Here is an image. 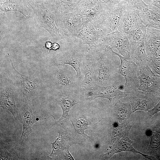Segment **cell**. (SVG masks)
Segmentation results:
<instances>
[{
	"instance_id": "cell-1",
	"label": "cell",
	"mask_w": 160,
	"mask_h": 160,
	"mask_svg": "<svg viewBox=\"0 0 160 160\" xmlns=\"http://www.w3.org/2000/svg\"><path fill=\"white\" fill-rule=\"evenodd\" d=\"M85 45L80 39L66 37L65 46L50 57L48 61V66L71 65L83 81L84 77L81 71V65L85 52L88 49L86 48Z\"/></svg>"
},
{
	"instance_id": "cell-2",
	"label": "cell",
	"mask_w": 160,
	"mask_h": 160,
	"mask_svg": "<svg viewBox=\"0 0 160 160\" xmlns=\"http://www.w3.org/2000/svg\"><path fill=\"white\" fill-rule=\"evenodd\" d=\"M0 107L9 111L16 122L21 123L26 100L18 87L9 77L0 74Z\"/></svg>"
},
{
	"instance_id": "cell-3",
	"label": "cell",
	"mask_w": 160,
	"mask_h": 160,
	"mask_svg": "<svg viewBox=\"0 0 160 160\" xmlns=\"http://www.w3.org/2000/svg\"><path fill=\"white\" fill-rule=\"evenodd\" d=\"M98 70L97 85L108 86L121 80L119 72L116 55L110 47L107 49L94 52Z\"/></svg>"
},
{
	"instance_id": "cell-4",
	"label": "cell",
	"mask_w": 160,
	"mask_h": 160,
	"mask_svg": "<svg viewBox=\"0 0 160 160\" xmlns=\"http://www.w3.org/2000/svg\"><path fill=\"white\" fill-rule=\"evenodd\" d=\"M107 33L99 18L82 26L76 38L81 39L88 50L96 52L107 49L109 47Z\"/></svg>"
},
{
	"instance_id": "cell-5",
	"label": "cell",
	"mask_w": 160,
	"mask_h": 160,
	"mask_svg": "<svg viewBox=\"0 0 160 160\" xmlns=\"http://www.w3.org/2000/svg\"><path fill=\"white\" fill-rule=\"evenodd\" d=\"M121 80L115 82L112 85L108 86H101L95 85L90 87L81 89L80 91L83 98L90 102L96 98L103 97L108 99L111 106L116 103L120 98L127 97L126 93L121 89L124 88Z\"/></svg>"
},
{
	"instance_id": "cell-6",
	"label": "cell",
	"mask_w": 160,
	"mask_h": 160,
	"mask_svg": "<svg viewBox=\"0 0 160 160\" xmlns=\"http://www.w3.org/2000/svg\"><path fill=\"white\" fill-rule=\"evenodd\" d=\"M56 66L52 78L54 87L60 93L80 91L82 81L74 69L68 65Z\"/></svg>"
},
{
	"instance_id": "cell-7",
	"label": "cell",
	"mask_w": 160,
	"mask_h": 160,
	"mask_svg": "<svg viewBox=\"0 0 160 160\" xmlns=\"http://www.w3.org/2000/svg\"><path fill=\"white\" fill-rule=\"evenodd\" d=\"M28 2L39 25L46 30L52 37L56 39L62 38L60 28L56 25L53 15L43 0H29Z\"/></svg>"
},
{
	"instance_id": "cell-8",
	"label": "cell",
	"mask_w": 160,
	"mask_h": 160,
	"mask_svg": "<svg viewBox=\"0 0 160 160\" xmlns=\"http://www.w3.org/2000/svg\"><path fill=\"white\" fill-rule=\"evenodd\" d=\"M10 62V78L22 91L25 99L30 102L34 99L41 90L39 81L35 77L19 73L15 68L12 60L7 53Z\"/></svg>"
},
{
	"instance_id": "cell-9",
	"label": "cell",
	"mask_w": 160,
	"mask_h": 160,
	"mask_svg": "<svg viewBox=\"0 0 160 160\" xmlns=\"http://www.w3.org/2000/svg\"><path fill=\"white\" fill-rule=\"evenodd\" d=\"M114 52L120 60L118 71L125 80L124 91L129 93L137 90L140 84L137 75V73L139 72L137 66L131 56L124 57L117 52Z\"/></svg>"
},
{
	"instance_id": "cell-10",
	"label": "cell",
	"mask_w": 160,
	"mask_h": 160,
	"mask_svg": "<svg viewBox=\"0 0 160 160\" xmlns=\"http://www.w3.org/2000/svg\"><path fill=\"white\" fill-rule=\"evenodd\" d=\"M127 3L125 1L116 0L107 3L99 19L108 34L118 31L122 12Z\"/></svg>"
},
{
	"instance_id": "cell-11",
	"label": "cell",
	"mask_w": 160,
	"mask_h": 160,
	"mask_svg": "<svg viewBox=\"0 0 160 160\" xmlns=\"http://www.w3.org/2000/svg\"><path fill=\"white\" fill-rule=\"evenodd\" d=\"M107 3L99 0H82L73 12L81 16L82 26L99 18L103 14Z\"/></svg>"
},
{
	"instance_id": "cell-12",
	"label": "cell",
	"mask_w": 160,
	"mask_h": 160,
	"mask_svg": "<svg viewBox=\"0 0 160 160\" xmlns=\"http://www.w3.org/2000/svg\"><path fill=\"white\" fill-rule=\"evenodd\" d=\"M81 69V71L84 73L81 89L88 88L97 85L98 75L97 63L94 52L90 51L88 49L86 51L82 61Z\"/></svg>"
},
{
	"instance_id": "cell-13",
	"label": "cell",
	"mask_w": 160,
	"mask_h": 160,
	"mask_svg": "<svg viewBox=\"0 0 160 160\" xmlns=\"http://www.w3.org/2000/svg\"><path fill=\"white\" fill-rule=\"evenodd\" d=\"M134 6L142 22L148 26L160 30V14L153 6L142 0H135Z\"/></svg>"
},
{
	"instance_id": "cell-14",
	"label": "cell",
	"mask_w": 160,
	"mask_h": 160,
	"mask_svg": "<svg viewBox=\"0 0 160 160\" xmlns=\"http://www.w3.org/2000/svg\"><path fill=\"white\" fill-rule=\"evenodd\" d=\"M126 94V98L130 103L133 112L139 110L148 111L154 104L159 95L138 89Z\"/></svg>"
},
{
	"instance_id": "cell-15",
	"label": "cell",
	"mask_w": 160,
	"mask_h": 160,
	"mask_svg": "<svg viewBox=\"0 0 160 160\" xmlns=\"http://www.w3.org/2000/svg\"><path fill=\"white\" fill-rule=\"evenodd\" d=\"M26 103L22 115V132L20 139L13 148L19 156L20 155L21 149L24 141L33 131L32 129V125L40 120L33 114L30 107V102L26 99Z\"/></svg>"
},
{
	"instance_id": "cell-16",
	"label": "cell",
	"mask_w": 160,
	"mask_h": 160,
	"mask_svg": "<svg viewBox=\"0 0 160 160\" xmlns=\"http://www.w3.org/2000/svg\"><path fill=\"white\" fill-rule=\"evenodd\" d=\"M58 24L65 36L76 38L82 28V19L79 14L70 12L64 15Z\"/></svg>"
},
{
	"instance_id": "cell-17",
	"label": "cell",
	"mask_w": 160,
	"mask_h": 160,
	"mask_svg": "<svg viewBox=\"0 0 160 160\" xmlns=\"http://www.w3.org/2000/svg\"><path fill=\"white\" fill-rule=\"evenodd\" d=\"M131 126L128 125L125 127L123 131L121 137L119 140L111 148V150L108 152L102 154L100 157L104 159H108L115 153L123 151L131 152L135 153H139L146 158L150 159H155V158L147 155L144 154L136 150L131 144L133 141L129 138V134Z\"/></svg>"
},
{
	"instance_id": "cell-18",
	"label": "cell",
	"mask_w": 160,
	"mask_h": 160,
	"mask_svg": "<svg viewBox=\"0 0 160 160\" xmlns=\"http://www.w3.org/2000/svg\"><path fill=\"white\" fill-rule=\"evenodd\" d=\"M138 77L140 83L138 90L160 94V75L153 72L147 65L144 71Z\"/></svg>"
},
{
	"instance_id": "cell-19",
	"label": "cell",
	"mask_w": 160,
	"mask_h": 160,
	"mask_svg": "<svg viewBox=\"0 0 160 160\" xmlns=\"http://www.w3.org/2000/svg\"><path fill=\"white\" fill-rule=\"evenodd\" d=\"M83 97L80 91L60 93L55 99V102L59 105L62 110L61 117L55 124L58 123L65 119H68L69 112L74 105L81 103Z\"/></svg>"
},
{
	"instance_id": "cell-20",
	"label": "cell",
	"mask_w": 160,
	"mask_h": 160,
	"mask_svg": "<svg viewBox=\"0 0 160 160\" xmlns=\"http://www.w3.org/2000/svg\"><path fill=\"white\" fill-rule=\"evenodd\" d=\"M81 0H47L45 2L51 11L55 21L58 23L65 15L73 12L77 5Z\"/></svg>"
},
{
	"instance_id": "cell-21",
	"label": "cell",
	"mask_w": 160,
	"mask_h": 160,
	"mask_svg": "<svg viewBox=\"0 0 160 160\" xmlns=\"http://www.w3.org/2000/svg\"><path fill=\"white\" fill-rule=\"evenodd\" d=\"M107 37L109 47L116 48L122 56H131V44L127 34L118 31L108 34Z\"/></svg>"
},
{
	"instance_id": "cell-22",
	"label": "cell",
	"mask_w": 160,
	"mask_h": 160,
	"mask_svg": "<svg viewBox=\"0 0 160 160\" xmlns=\"http://www.w3.org/2000/svg\"><path fill=\"white\" fill-rule=\"evenodd\" d=\"M144 41L147 56H160V30L147 26Z\"/></svg>"
},
{
	"instance_id": "cell-23",
	"label": "cell",
	"mask_w": 160,
	"mask_h": 160,
	"mask_svg": "<svg viewBox=\"0 0 160 160\" xmlns=\"http://www.w3.org/2000/svg\"><path fill=\"white\" fill-rule=\"evenodd\" d=\"M28 4L27 0H6L4 2L0 3V14L14 11L21 13L27 18H31L33 15V12Z\"/></svg>"
},
{
	"instance_id": "cell-24",
	"label": "cell",
	"mask_w": 160,
	"mask_h": 160,
	"mask_svg": "<svg viewBox=\"0 0 160 160\" xmlns=\"http://www.w3.org/2000/svg\"><path fill=\"white\" fill-rule=\"evenodd\" d=\"M58 132L57 137L51 143L52 150L48 156L52 159L57 158L63 151L73 144L77 143L73 141L70 134L65 129L61 128Z\"/></svg>"
},
{
	"instance_id": "cell-25",
	"label": "cell",
	"mask_w": 160,
	"mask_h": 160,
	"mask_svg": "<svg viewBox=\"0 0 160 160\" xmlns=\"http://www.w3.org/2000/svg\"><path fill=\"white\" fill-rule=\"evenodd\" d=\"M140 21L134 6L128 3L122 12L118 31L127 34L133 26Z\"/></svg>"
},
{
	"instance_id": "cell-26",
	"label": "cell",
	"mask_w": 160,
	"mask_h": 160,
	"mask_svg": "<svg viewBox=\"0 0 160 160\" xmlns=\"http://www.w3.org/2000/svg\"><path fill=\"white\" fill-rule=\"evenodd\" d=\"M144 39L131 45L130 56L137 66L141 74L147 66V57L144 41Z\"/></svg>"
},
{
	"instance_id": "cell-27",
	"label": "cell",
	"mask_w": 160,
	"mask_h": 160,
	"mask_svg": "<svg viewBox=\"0 0 160 160\" xmlns=\"http://www.w3.org/2000/svg\"><path fill=\"white\" fill-rule=\"evenodd\" d=\"M112 107L120 125L122 127L127 126L130 115L133 113L130 103L129 102L124 103L119 100Z\"/></svg>"
},
{
	"instance_id": "cell-28",
	"label": "cell",
	"mask_w": 160,
	"mask_h": 160,
	"mask_svg": "<svg viewBox=\"0 0 160 160\" xmlns=\"http://www.w3.org/2000/svg\"><path fill=\"white\" fill-rule=\"evenodd\" d=\"M147 26L141 21L135 24L127 34L131 45L144 39Z\"/></svg>"
},
{
	"instance_id": "cell-29",
	"label": "cell",
	"mask_w": 160,
	"mask_h": 160,
	"mask_svg": "<svg viewBox=\"0 0 160 160\" xmlns=\"http://www.w3.org/2000/svg\"><path fill=\"white\" fill-rule=\"evenodd\" d=\"M76 134L81 135L87 139L92 140L91 137L85 133V130L88 127L89 122L86 119L83 118H79L73 121L71 120Z\"/></svg>"
},
{
	"instance_id": "cell-30",
	"label": "cell",
	"mask_w": 160,
	"mask_h": 160,
	"mask_svg": "<svg viewBox=\"0 0 160 160\" xmlns=\"http://www.w3.org/2000/svg\"><path fill=\"white\" fill-rule=\"evenodd\" d=\"M147 65L156 73L160 75V56H147Z\"/></svg>"
},
{
	"instance_id": "cell-31",
	"label": "cell",
	"mask_w": 160,
	"mask_h": 160,
	"mask_svg": "<svg viewBox=\"0 0 160 160\" xmlns=\"http://www.w3.org/2000/svg\"><path fill=\"white\" fill-rule=\"evenodd\" d=\"M122 127L121 125L113 126L111 130V140L109 146L110 148H111L121 137L123 132Z\"/></svg>"
},
{
	"instance_id": "cell-32",
	"label": "cell",
	"mask_w": 160,
	"mask_h": 160,
	"mask_svg": "<svg viewBox=\"0 0 160 160\" xmlns=\"http://www.w3.org/2000/svg\"><path fill=\"white\" fill-rule=\"evenodd\" d=\"M4 145L1 143L0 159L1 160H17L19 159L16 155L9 152Z\"/></svg>"
},
{
	"instance_id": "cell-33",
	"label": "cell",
	"mask_w": 160,
	"mask_h": 160,
	"mask_svg": "<svg viewBox=\"0 0 160 160\" xmlns=\"http://www.w3.org/2000/svg\"><path fill=\"white\" fill-rule=\"evenodd\" d=\"M150 145L153 148H157L160 145V138L159 136L153 134L151 139Z\"/></svg>"
},
{
	"instance_id": "cell-34",
	"label": "cell",
	"mask_w": 160,
	"mask_h": 160,
	"mask_svg": "<svg viewBox=\"0 0 160 160\" xmlns=\"http://www.w3.org/2000/svg\"><path fill=\"white\" fill-rule=\"evenodd\" d=\"M60 155L62 160H74L69 151V148L63 151Z\"/></svg>"
},
{
	"instance_id": "cell-35",
	"label": "cell",
	"mask_w": 160,
	"mask_h": 160,
	"mask_svg": "<svg viewBox=\"0 0 160 160\" xmlns=\"http://www.w3.org/2000/svg\"><path fill=\"white\" fill-rule=\"evenodd\" d=\"M160 111V100L158 103L152 109L148 111L147 116L151 118L154 114Z\"/></svg>"
},
{
	"instance_id": "cell-36",
	"label": "cell",
	"mask_w": 160,
	"mask_h": 160,
	"mask_svg": "<svg viewBox=\"0 0 160 160\" xmlns=\"http://www.w3.org/2000/svg\"><path fill=\"white\" fill-rule=\"evenodd\" d=\"M146 4L155 6L160 10V0H142Z\"/></svg>"
},
{
	"instance_id": "cell-37",
	"label": "cell",
	"mask_w": 160,
	"mask_h": 160,
	"mask_svg": "<svg viewBox=\"0 0 160 160\" xmlns=\"http://www.w3.org/2000/svg\"><path fill=\"white\" fill-rule=\"evenodd\" d=\"M52 44L51 42L49 41H47L45 43V47L48 50H49L52 49Z\"/></svg>"
},
{
	"instance_id": "cell-38",
	"label": "cell",
	"mask_w": 160,
	"mask_h": 160,
	"mask_svg": "<svg viewBox=\"0 0 160 160\" xmlns=\"http://www.w3.org/2000/svg\"><path fill=\"white\" fill-rule=\"evenodd\" d=\"M60 46L58 43L55 42L52 44V49L54 50H56L59 48Z\"/></svg>"
},
{
	"instance_id": "cell-39",
	"label": "cell",
	"mask_w": 160,
	"mask_h": 160,
	"mask_svg": "<svg viewBox=\"0 0 160 160\" xmlns=\"http://www.w3.org/2000/svg\"><path fill=\"white\" fill-rule=\"evenodd\" d=\"M117 1H124L127 2L129 4L134 6V2L135 0H116Z\"/></svg>"
},
{
	"instance_id": "cell-40",
	"label": "cell",
	"mask_w": 160,
	"mask_h": 160,
	"mask_svg": "<svg viewBox=\"0 0 160 160\" xmlns=\"http://www.w3.org/2000/svg\"><path fill=\"white\" fill-rule=\"evenodd\" d=\"M95 147L97 148H98L99 147V145L98 144H96L95 146Z\"/></svg>"
}]
</instances>
